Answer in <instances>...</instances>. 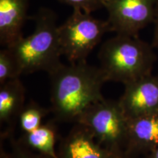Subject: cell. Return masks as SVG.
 I'll return each instance as SVG.
<instances>
[{
	"mask_svg": "<svg viewBox=\"0 0 158 158\" xmlns=\"http://www.w3.org/2000/svg\"><path fill=\"white\" fill-rule=\"evenodd\" d=\"M108 31L110 28L107 20L98 19L89 13L73 9L72 14L58 27L62 55L70 63L86 61Z\"/></svg>",
	"mask_w": 158,
	"mask_h": 158,
	"instance_id": "obj_5",
	"label": "cell"
},
{
	"mask_svg": "<svg viewBox=\"0 0 158 158\" xmlns=\"http://www.w3.org/2000/svg\"><path fill=\"white\" fill-rule=\"evenodd\" d=\"M61 3L71 6L73 9H80L92 13L104 7V0H58Z\"/></svg>",
	"mask_w": 158,
	"mask_h": 158,
	"instance_id": "obj_16",
	"label": "cell"
},
{
	"mask_svg": "<svg viewBox=\"0 0 158 158\" xmlns=\"http://www.w3.org/2000/svg\"><path fill=\"white\" fill-rule=\"evenodd\" d=\"M25 106V89L16 78L0 85L1 138H10L19 123L20 113Z\"/></svg>",
	"mask_w": 158,
	"mask_h": 158,
	"instance_id": "obj_10",
	"label": "cell"
},
{
	"mask_svg": "<svg viewBox=\"0 0 158 158\" xmlns=\"http://www.w3.org/2000/svg\"><path fill=\"white\" fill-rule=\"evenodd\" d=\"M158 147V111L128 118L125 158H141Z\"/></svg>",
	"mask_w": 158,
	"mask_h": 158,
	"instance_id": "obj_9",
	"label": "cell"
},
{
	"mask_svg": "<svg viewBox=\"0 0 158 158\" xmlns=\"http://www.w3.org/2000/svg\"><path fill=\"white\" fill-rule=\"evenodd\" d=\"M76 123L86 127L102 147L125 158L128 118L118 100L102 99L86 108Z\"/></svg>",
	"mask_w": 158,
	"mask_h": 158,
	"instance_id": "obj_4",
	"label": "cell"
},
{
	"mask_svg": "<svg viewBox=\"0 0 158 158\" xmlns=\"http://www.w3.org/2000/svg\"><path fill=\"white\" fill-rule=\"evenodd\" d=\"M153 23L155 25V27H154V34L152 45L154 48L158 49V0H156L155 15Z\"/></svg>",
	"mask_w": 158,
	"mask_h": 158,
	"instance_id": "obj_17",
	"label": "cell"
},
{
	"mask_svg": "<svg viewBox=\"0 0 158 158\" xmlns=\"http://www.w3.org/2000/svg\"><path fill=\"white\" fill-rule=\"evenodd\" d=\"M29 0H0V44L9 47L23 37Z\"/></svg>",
	"mask_w": 158,
	"mask_h": 158,
	"instance_id": "obj_11",
	"label": "cell"
},
{
	"mask_svg": "<svg viewBox=\"0 0 158 158\" xmlns=\"http://www.w3.org/2000/svg\"><path fill=\"white\" fill-rule=\"evenodd\" d=\"M51 81V110L56 121L76 122L89 106L104 99L102 87L106 82L100 67L81 61L62 63L48 73Z\"/></svg>",
	"mask_w": 158,
	"mask_h": 158,
	"instance_id": "obj_1",
	"label": "cell"
},
{
	"mask_svg": "<svg viewBox=\"0 0 158 158\" xmlns=\"http://www.w3.org/2000/svg\"><path fill=\"white\" fill-rule=\"evenodd\" d=\"M21 75L19 64L11 51L8 48L2 49L0 51V85L20 78Z\"/></svg>",
	"mask_w": 158,
	"mask_h": 158,
	"instance_id": "obj_14",
	"label": "cell"
},
{
	"mask_svg": "<svg viewBox=\"0 0 158 158\" xmlns=\"http://www.w3.org/2000/svg\"><path fill=\"white\" fill-rule=\"evenodd\" d=\"M154 49L139 36L116 35L107 40L98 54L106 81L126 85L152 74L157 59Z\"/></svg>",
	"mask_w": 158,
	"mask_h": 158,
	"instance_id": "obj_2",
	"label": "cell"
},
{
	"mask_svg": "<svg viewBox=\"0 0 158 158\" xmlns=\"http://www.w3.org/2000/svg\"><path fill=\"white\" fill-rule=\"evenodd\" d=\"M57 155L59 158H120L102 147L89 130L79 123L59 140Z\"/></svg>",
	"mask_w": 158,
	"mask_h": 158,
	"instance_id": "obj_8",
	"label": "cell"
},
{
	"mask_svg": "<svg viewBox=\"0 0 158 158\" xmlns=\"http://www.w3.org/2000/svg\"><path fill=\"white\" fill-rule=\"evenodd\" d=\"M141 158H158V147Z\"/></svg>",
	"mask_w": 158,
	"mask_h": 158,
	"instance_id": "obj_18",
	"label": "cell"
},
{
	"mask_svg": "<svg viewBox=\"0 0 158 158\" xmlns=\"http://www.w3.org/2000/svg\"><path fill=\"white\" fill-rule=\"evenodd\" d=\"M10 150L5 152L1 149V158H52L29 149L13 137L10 138Z\"/></svg>",
	"mask_w": 158,
	"mask_h": 158,
	"instance_id": "obj_15",
	"label": "cell"
},
{
	"mask_svg": "<svg viewBox=\"0 0 158 158\" xmlns=\"http://www.w3.org/2000/svg\"><path fill=\"white\" fill-rule=\"evenodd\" d=\"M57 130L54 122H48L43 124L34 131L23 133L18 140L32 151L52 158H59L56 149Z\"/></svg>",
	"mask_w": 158,
	"mask_h": 158,
	"instance_id": "obj_12",
	"label": "cell"
},
{
	"mask_svg": "<svg viewBox=\"0 0 158 158\" xmlns=\"http://www.w3.org/2000/svg\"><path fill=\"white\" fill-rule=\"evenodd\" d=\"M118 102L127 118L158 111V74L149 75L124 85Z\"/></svg>",
	"mask_w": 158,
	"mask_h": 158,
	"instance_id": "obj_7",
	"label": "cell"
},
{
	"mask_svg": "<svg viewBox=\"0 0 158 158\" xmlns=\"http://www.w3.org/2000/svg\"><path fill=\"white\" fill-rule=\"evenodd\" d=\"M156 0H104L110 31L116 35L138 36L154 23Z\"/></svg>",
	"mask_w": 158,
	"mask_h": 158,
	"instance_id": "obj_6",
	"label": "cell"
},
{
	"mask_svg": "<svg viewBox=\"0 0 158 158\" xmlns=\"http://www.w3.org/2000/svg\"><path fill=\"white\" fill-rule=\"evenodd\" d=\"M50 111L51 109L43 108L34 101L25 104L19 117V124L22 133H30L40 127L43 118Z\"/></svg>",
	"mask_w": 158,
	"mask_h": 158,
	"instance_id": "obj_13",
	"label": "cell"
},
{
	"mask_svg": "<svg viewBox=\"0 0 158 158\" xmlns=\"http://www.w3.org/2000/svg\"><path fill=\"white\" fill-rule=\"evenodd\" d=\"M31 19L35 23L32 34L6 48L14 55L21 75L38 71L49 73L62 64L57 15L53 10L42 7Z\"/></svg>",
	"mask_w": 158,
	"mask_h": 158,
	"instance_id": "obj_3",
	"label": "cell"
}]
</instances>
